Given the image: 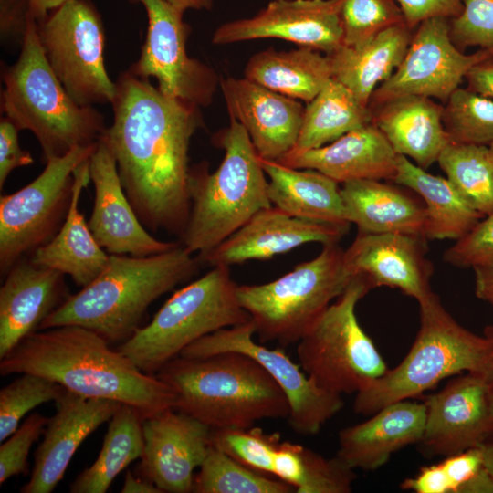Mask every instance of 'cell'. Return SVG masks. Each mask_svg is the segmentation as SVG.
Wrapping results in <instances>:
<instances>
[{
	"label": "cell",
	"mask_w": 493,
	"mask_h": 493,
	"mask_svg": "<svg viewBox=\"0 0 493 493\" xmlns=\"http://www.w3.org/2000/svg\"><path fill=\"white\" fill-rule=\"evenodd\" d=\"M116 83L113 121L101 141L143 226L181 238L190 213V142L202 125L199 107L169 97L130 70Z\"/></svg>",
	"instance_id": "6da1fadb"
},
{
	"label": "cell",
	"mask_w": 493,
	"mask_h": 493,
	"mask_svg": "<svg viewBox=\"0 0 493 493\" xmlns=\"http://www.w3.org/2000/svg\"><path fill=\"white\" fill-rule=\"evenodd\" d=\"M34 373L86 397L120 402L143 419L175 408L174 391L141 371L96 331L79 325L38 330L1 359V375Z\"/></svg>",
	"instance_id": "7a4b0ae2"
},
{
	"label": "cell",
	"mask_w": 493,
	"mask_h": 493,
	"mask_svg": "<svg viewBox=\"0 0 493 493\" xmlns=\"http://www.w3.org/2000/svg\"><path fill=\"white\" fill-rule=\"evenodd\" d=\"M201 261L180 242L147 257L110 255L103 271L68 298L38 330L79 325L110 343L124 342L139 329L150 305L198 271Z\"/></svg>",
	"instance_id": "3957f363"
},
{
	"label": "cell",
	"mask_w": 493,
	"mask_h": 493,
	"mask_svg": "<svg viewBox=\"0 0 493 493\" xmlns=\"http://www.w3.org/2000/svg\"><path fill=\"white\" fill-rule=\"evenodd\" d=\"M156 376L175 393V410L216 428H248L262 419L288 418L287 397L255 359L241 352L178 356Z\"/></svg>",
	"instance_id": "277c9868"
},
{
	"label": "cell",
	"mask_w": 493,
	"mask_h": 493,
	"mask_svg": "<svg viewBox=\"0 0 493 493\" xmlns=\"http://www.w3.org/2000/svg\"><path fill=\"white\" fill-rule=\"evenodd\" d=\"M3 80L2 112L19 131L34 134L46 161L96 143L106 128L103 115L78 104L53 72L32 15L19 58L4 70Z\"/></svg>",
	"instance_id": "5b68a950"
},
{
	"label": "cell",
	"mask_w": 493,
	"mask_h": 493,
	"mask_svg": "<svg viewBox=\"0 0 493 493\" xmlns=\"http://www.w3.org/2000/svg\"><path fill=\"white\" fill-rule=\"evenodd\" d=\"M225 151L214 173L191 168V213L180 243L202 257L240 228L257 211L272 206L259 156L244 127L231 118L215 141Z\"/></svg>",
	"instance_id": "8992f818"
},
{
	"label": "cell",
	"mask_w": 493,
	"mask_h": 493,
	"mask_svg": "<svg viewBox=\"0 0 493 493\" xmlns=\"http://www.w3.org/2000/svg\"><path fill=\"white\" fill-rule=\"evenodd\" d=\"M420 328L410 351L393 370L356 393L353 409L371 415L383 407L421 395L441 380L463 372H492L493 341L462 327L433 293L419 303Z\"/></svg>",
	"instance_id": "52a82bcc"
},
{
	"label": "cell",
	"mask_w": 493,
	"mask_h": 493,
	"mask_svg": "<svg viewBox=\"0 0 493 493\" xmlns=\"http://www.w3.org/2000/svg\"><path fill=\"white\" fill-rule=\"evenodd\" d=\"M229 267L215 266L175 291L146 326L117 350L141 371L156 373L195 341L250 320L237 298Z\"/></svg>",
	"instance_id": "ba28073f"
},
{
	"label": "cell",
	"mask_w": 493,
	"mask_h": 493,
	"mask_svg": "<svg viewBox=\"0 0 493 493\" xmlns=\"http://www.w3.org/2000/svg\"><path fill=\"white\" fill-rule=\"evenodd\" d=\"M353 277L338 243L323 245L313 259L295 267L274 281L237 286V298L248 313L262 342L282 347L298 343L301 336L347 288Z\"/></svg>",
	"instance_id": "9c48e42d"
},
{
	"label": "cell",
	"mask_w": 493,
	"mask_h": 493,
	"mask_svg": "<svg viewBox=\"0 0 493 493\" xmlns=\"http://www.w3.org/2000/svg\"><path fill=\"white\" fill-rule=\"evenodd\" d=\"M371 289L364 279L353 278L298 341L297 354L303 371L327 391L341 395L356 393L388 371L355 313L358 301Z\"/></svg>",
	"instance_id": "30bf717a"
},
{
	"label": "cell",
	"mask_w": 493,
	"mask_h": 493,
	"mask_svg": "<svg viewBox=\"0 0 493 493\" xmlns=\"http://www.w3.org/2000/svg\"><path fill=\"white\" fill-rule=\"evenodd\" d=\"M97 144L76 146L47 159L36 179L0 197L1 276L58 233L71 203L75 171L90 158Z\"/></svg>",
	"instance_id": "8fae6325"
},
{
	"label": "cell",
	"mask_w": 493,
	"mask_h": 493,
	"mask_svg": "<svg viewBox=\"0 0 493 493\" xmlns=\"http://www.w3.org/2000/svg\"><path fill=\"white\" fill-rule=\"evenodd\" d=\"M37 27L44 55L70 97L80 106L111 104L116 83L105 68V34L95 5L67 0Z\"/></svg>",
	"instance_id": "7c38bea8"
},
{
	"label": "cell",
	"mask_w": 493,
	"mask_h": 493,
	"mask_svg": "<svg viewBox=\"0 0 493 493\" xmlns=\"http://www.w3.org/2000/svg\"><path fill=\"white\" fill-rule=\"evenodd\" d=\"M251 320L224 328L195 341L179 356L204 358L223 352H241L257 361L284 392L290 427L300 435H315L343 406L341 394L319 386L282 351L269 349L253 341Z\"/></svg>",
	"instance_id": "4fadbf2b"
},
{
	"label": "cell",
	"mask_w": 493,
	"mask_h": 493,
	"mask_svg": "<svg viewBox=\"0 0 493 493\" xmlns=\"http://www.w3.org/2000/svg\"><path fill=\"white\" fill-rule=\"evenodd\" d=\"M145 8L148 28L139 59L130 71L142 79L154 78L165 95L198 107L210 104L217 85L213 69L186 51L190 32L184 13L165 0H133Z\"/></svg>",
	"instance_id": "5bb4252c"
},
{
	"label": "cell",
	"mask_w": 493,
	"mask_h": 493,
	"mask_svg": "<svg viewBox=\"0 0 493 493\" xmlns=\"http://www.w3.org/2000/svg\"><path fill=\"white\" fill-rule=\"evenodd\" d=\"M491 56L493 51L488 49L466 55L456 47L450 36V19L424 20L414 29L401 64L372 93L369 107L410 95L446 103L467 70Z\"/></svg>",
	"instance_id": "9a60e30c"
},
{
	"label": "cell",
	"mask_w": 493,
	"mask_h": 493,
	"mask_svg": "<svg viewBox=\"0 0 493 493\" xmlns=\"http://www.w3.org/2000/svg\"><path fill=\"white\" fill-rule=\"evenodd\" d=\"M491 373L467 372L425 398L422 454L448 456L486 442L493 433Z\"/></svg>",
	"instance_id": "2e32d148"
},
{
	"label": "cell",
	"mask_w": 493,
	"mask_h": 493,
	"mask_svg": "<svg viewBox=\"0 0 493 493\" xmlns=\"http://www.w3.org/2000/svg\"><path fill=\"white\" fill-rule=\"evenodd\" d=\"M342 0H274L256 16L220 26L216 45L275 37L329 55L342 45Z\"/></svg>",
	"instance_id": "e0dca14e"
},
{
	"label": "cell",
	"mask_w": 493,
	"mask_h": 493,
	"mask_svg": "<svg viewBox=\"0 0 493 493\" xmlns=\"http://www.w3.org/2000/svg\"><path fill=\"white\" fill-rule=\"evenodd\" d=\"M173 408L142 421L140 476L163 492L189 493L211 445V428Z\"/></svg>",
	"instance_id": "ac0fdd59"
},
{
	"label": "cell",
	"mask_w": 493,
	"mask_h": 493,
	"mask_svg": "<svg viewBox=\"0 0 493 493\" xmlns=\"http://www.w3.org/2000/svg\"><path fill=\"white\" fill-rule=\"evenodd\" d=\"M89 177L95 199L88 224L108 254L147 257L178 245L152 236L143 226L126 196L113 156L100 140L89 159Z\"/></svg>",
	"instance_id": "d6986e66"
},
{
	"label": "cell",
	"mask_w": 493,
	"mask_h": 493,
	"mask_svg": "<svg viewBox=\"0 0 493 493\" xmlns=\"http://www.w3.org/2000/svg\"><path fill=\"white\" fill-rule=\"evenodd\" d=\"M423 236L383 233H359L344 250L348 271L364 279L372 288L390 287L417 300H425L434 292L430 280L432 263L426 258Z\"/></svg>",
	"instance_id": "ffe728a7"
},
{
	"label": "cell",
	"mask_w": 493,
	"mask_h": 493,
	"mask_svg": "<svg viewBox=\"0 0 493 493\" xmlns=\"http://www.w3.org/2000/svg\"><path fill=\"white\" fill-rule=\"evenodd\" d=\"M350 224H329L292 216L272 205L257 211L240 228L207 254L197 257L212 267L266 260L301 245L339 243Z\"/></svg>",
	"instance_id": "44dd1931"
},
{
	"label": "cell",
	"mask_w": 493,
	"mask_h": 493,
	"mask_svg": "<svg viewBox=\"0 0 493 493\" xmlns=\"http://www.w3.org/2000/svg\"><path fill=\"white\" fill-rule=\"evenodd\" d=\"M121 404L113 400L86 397L65 388L55 401L56 413L48 418L43 440L35 453L30 478L20 492H52L81 443L110 421Z\"/></svg>",
	"instance_id": "7402d4cb"
},
{
	"label": "cell",
	"mask_w": 493,
	"mask_h": 493,
	"mask_svg": "<svg viewBox=\"0 0 493 493\" xmlns=\"http://www.w3.org/2000/svg\"><path fill=\"white\" fill-rule=\"evenodd\" d=\"M230 118L246 131L260 158L278 161L296 145L305 108L246 78L219 82Z\"/></svg>",
	"instance_id": "603a6c76"
},
{
	"label": "cell",
	"mask_w": 493,
	"mask_h": 493,
	"mask_svg": "<svg viewBox=\"0 0 493 493\" xmlns=\"http://www.w3.org/2000/svg\"><path fill=\"white\" fill-rule=\"evenodd\" d=\"M64 276L26 257L6 273L0 288V359L68 298Z\"/></svg>",
	"instance_id": "cb8c5ba5"
},
{
	"label": "cell",
	"mask_w": 493,
	"mask_h": 493,
	"mask_svg": "<svg viewBox=\"0 0 493 493\" xmlns=\"http://www.w3.org/2000/svg\"><path fill=\"white\" fill-rule=\"evenodd\" d=\"M398 155L381 131L369 123L321 147L291 150L278 162L316 170L343 184L361 179L393 181Z\"/></svg>",
	"instance_id": "d4e9b609"
},
{
	"label": "cell",
	"mask_w": 493,
	"mask_h": 493,
	"mask_svg": "<svg viewBox=\"0 0 493 493\" xmlns=\"http://www.w3.org/2000/svg\"><path fill=\"white\" fill-rule=\"evenodd\" d=\"M425 418V403L390 404L367 421L341 430L336 457L350 468L374 470L393 453L420 442Z\"/></svg>",
	"instance_id": "484cf974"
},
{
	"label": "cell",
	"mask_w": 493,
	"mask_h": 493,
	"mask_svg": "<svg viewBox=\"0 0 493 493\" xmlns=\"http://www.w3.org/2000/svg\"><path fill=\"white\" fill-rule=\"evenodd\" d=\"M373 123L397 154L426 169L450 142L443 125L444 106L424 96L398 97L369 107Z\"/></svg>",
	"instance_id": "4316f807"
},
{
	"label": "cell",
	"mask_w": 493,
	"mask_h": 493,
	"mask_svg": "<svg viewBox=\"0 0 493 493\" xmlns=\"http://www.w3.org/2000/svg\"><path fill=\"white\" fill-rule=\"evenodd\" d=\"M381 181L361 179L341 184L346 221L355 224L359 233H398L425 238L424 203L407 190Z\"/></svg>",
	"instance_id": "83f0119b"
},
{
	"label": "cell",
	"mask_w": 493,
	"mask_h": 493,
	"mask_svg": "<svg viewBox=\"0 0 493 493\" xmlns=\"http://www.w3.org/2000/svg\"><path fill=\"white\" fill-rule=\"evenodd\" d=\"M89 159L75 171L71 203L61 227L49 242L29 257L38 266L68 275L81 288L103 271L110 258L79 208L81 192L90 181Z\"/></svg>",
	"instance_id": "f1b7e54d"
},
{
	"label": "cell",
	"mask_w": 493,
	"mask_h": 493,
	"mask_svg": "<svg viewBox=\"0 0 493 493\" xmlns=\"http://www.w3.org/2000/svg\"><path fill=\"white\" fill-rule=\"evenodd\" d=\"M414 29L405 22L390 26L359 46L341 45L330 58L332 79L347 87L364 106L404 59Z\"/></svg>",
	"instance_id": "f546056e"
},
{
	"label": "cell",
	"mask_w": 493,
	"mask_h": 493,
	"mask_svg": "<svg viewBox=\"0 0 493 493\" xmlns=\"http://www.w3.org/2000/svg\"><path fill=\"white\" fill-rule=\"evenodd\" d=\"M259 162L269 180L267 194L274 206L302 219L350 224L344 217L339 183L316 170L297 169L260 157Z\"/></svg>",
	"instance_id": "4dcf8cb0"
},
{
	"label": "cell",
	"mask_w": 493,
	"mask_h": 493,
	"mask_svg": "<svg viewBox=\"0 0 493 493\" xmlns=\"http://www.w3.org/2000/svg\"><path fill=\"white\" fill-rule=\"evenodd\" d=\"M393 181L423 200L426 239L457 240L484 217L459 195L446 178L427 173L404 155H398Z\"/></svg>",
	"instance_id": "1f68e13d"
},
{
	"label": "cell",
	"mask_w": 493,
	"mask_h": 493,
	"mask_svg": "<svg viewBox=\"0 0 493 493\" xmlns=\"http://www.w3.org/2000/svg\"><path fill=\"white\" fill-rule=\"evenodd\" d=\"M245 78L287 97L309 103L332 79L329 57L300 47L291 51L269 48L252 56Z\"/></svg>",
	"instance_id": "d6a6232c"
},
{
	"label": "cell",
	"mask_w": 493,
	"mask_h": 493,
	"mask_svg": "<svg viewBox=\"0 0 493 493\" xmlns=\"http://www.w3.org/2000/svg\"><path fill=\"white\" fill-rule=\"evenodd\" d=\"M372 123L369 107L343 84L330 79L304 110L292 150L305 151L330 143L345 133Z\"/></svg>",
	"instance_id": "836d02e7"
},
{
	"label": "cell",
	"mask_w": 493,
	"mask_h": 493,
	"mask_svg": "<svg viewBox=\"0 0 493 493\" xmlns=\"http://www.w3.org/2000/svg\"><path fill=\"white\" fill-rule=\"evenodd\" d=\"M142 421L135 408L122 404L110 420L97 459L77 477L69 492L105 493L125 467L141 458L144 446Z\"/></svg>",
	"instance_id": "e575fe53"
},
{
	"label": "cell",
	"mask_w": 493,
	"mask_h": 493,
	"mask_svg": "<svg viewBox=\"0 0 493 493\" xmlns=\"http://www.w3.org/2000/svg\"><path fill=\"white\" fill-rule=\"evenodd\" d=\"M353 470L336 456L325 458L299 444L281 441L273 476L298 493H349L356 478Z\"/></svg>",
	"instance_id": "d590c367"
},
{
	"label": "cell",
	"mask_w": 493,
	"mask_h": 493,
	"mask_svg": "<svg viewBox=\"0 0 493 493\" xmlns=\"http://www.w3.org/2000/svg\"><path fill=\"white\" fill-rule=\"evenodd\" d=\"M437 163L473 209L483 216L493 212V157L488 146L449 142Z\"/></svg>",
	"instance_id": "8d00e7d4"
},
{
	"label": "cell",
	"mask_w": 493,
	"mask_h": 493,
	"mask_svg": "<svg viewBox=\"0 0 493 493\" xmlns=\"http://www.w3.org/2000/svg\"><path fill=\"white\" fill-rule=\"evenodd\" d=\"M194 476L195 493H291L295 489L280 479L253 470L210 445Z\"/></svg>",
	"instance_id": "74e56055"
},
{
	"label": "cell",
	"mask_w": 493,
	"mask_h": 493,
	"mask_svg": "<svg viewBox=\"0 0 493 493\" xmlns=\"http://www.w3.org/2000/svg\"><path fill=\"white\" fill-rule=\"evenodd\" d=\"M445 104L442 121L450 142L493 143V100L457 88Z\"/></svg>",
	"instance_id": "f35d334b"
},
{
	"label": "cell",
	"mask_w": 493,
	"mask_h": 493,
	"mask_svg": "<svg viewBox=\"0 0 493 493\" xmlns=\"http://www.w3.org/2000/svg\"><path fill=\"white\" fill-rule=\"evenodd\" d=\"M65 388L34 373H21L0 391V441L17 428L20 420L39 404L56 401Z\"/></svg>",
	"instance_id": "ab89813d"
},
{
	"label": "cell",
	"mask_w": 493,
	"mask_h": 493,
	"mask_svg": "<svg viewBox=\"0 0 493 493\" xmlns=\"http://www.w3.org/2000/svg\"><path fill=\"white\" fill-rule=\"evenodd\" d=\"M281 442L278 432L260 427L211 429V444L242 465L273 475L276 452Z\"/></svg>",
	"instance_id": "60d3db41"
},
{
	"label": "cell",
	"mask_w": 493,
	"mask_h": 493,
	"mask_svg": "<svg viewBox=\"0 0 493 493\" xmlns=\"http://www.w3.org/2000/svg\"><path fill=\"white\" fill-rule=\"evenodd\" d=\"M341 20L342 45L359 46L383 30L404 23L396 0H342Z\"/></svg>",
	"instance_id": "b9f144b4"
},
{
	"label": "cell",
	"mask_w": 493,
	"mask_h": 493,
	"mask_svg": "<svg viewBox=\"0 0 493 493\" xmlns=\"http://www.w3.org/2000/svg\"><path fill=\"white\" fill-rule=\"evenodd\" d=\"M462 12L450 19L453 43L463 51L468 47L493 51V0H464Z\"/></svg>",
	"instance_id": "7bdbcfd3"
},
{
	"label": "cell",
	"mask_w": 493,
	"mask_h": 493,
	"mask_svg": "<svg viewBox=\"0 0 493 493\" xmlns=\"http://www.w3.org/2000/svg\"><path fill=\"white\" fill-rule=\"evenodd\" d=\"M440 463L450 493H493V477L485 467L481 445L446 456Z\"/></svg>",
	"instance_id": "ee69618b"
},
{
	"label": "cell",
	"mask_w": 493,
	"mask_h": 493,
	"mask_svg": "<svg viewBox=\"0 0 493 493\" xmlns=\"http://www.w3.org/2000/svg\"><path fill=\"white\" fill-rule=\"evenodd\" d=\"M48 418L39 413L29 414L23 424L0 446V484L8 478L27 473V456L39 438Z\"/></svg>",
	"instance_id": "f6af8a7d"
},
{
	"label": "cell",
	"mask_w": 493,
	"mask_h": 493,
	"mask_svg": "<svg viewBox=\"0 0 493 493\" xmlns=\"http://www.w3.org/2000/svg\"><path fill=\"white\" fill-rule=\"evenodd\" d=\"M444 261L458 267H493V212L456 240L445 251Z\"/></svg>",
	"instance_id": "bcb514c9"
},
{
	"label": "cell",
	"mask_w": 493,
	"mask_h": 493,
	"mask_svg": "<svg viewBox=\"0 0 493 493\" xmlns=\"http://www.w3.org/2000/svg\"><path fill=\"white\" fill-rule=\"evenodd\" d=\"M19 130L6 117L0 121V188L6 178L16 168L28 166L34 159L28 151L20 147Z\"/></svg>",
	"instance_id": "7dc6e473"
},
{
	"label": "cell",
	"mask_w": 493,
	"mask_h": 493,
	"mask_svg": "<svg viewBox=\"0 0 493 493\" xmlns=\"http://www.w3.org/2000/svg\"><path fill=\"white\" fill-rule=\"evenodd\" d=\"M402 9L406 25L415 29L432 17H456L463 10L464 0H396Z\"/></svg>",
	"instance_id": "c3c4849f"
},
{
	"label": "cell",
	"mask_w": 493,
	"mask_h": 493,
	"mask_svg": "<svg viewBox=\"0 0 493 493\" xmlns=\"http://www.w3.org/2000/svg\"><path fill=\"white\" fill-rule=\"evenodd\" d=\"M30 16L29 0H0L1 41L22 46Z\"/></svg>",
	"instance_id": "681fc988"
},
{
	"label": "cell",
	"mask_w": 493,
	"mask_h": 493,
	"mask_svg": "<svg viewBox=\"0 0 493 493\" xmlns=\"http://www.w3.org/2000/svg\"><path fill=\"white\" fill-rule=\"evenodd\" d=\"M400 487L416 493H450V485L441 463L423 467L414 477L406 478Z\"/></svg>",
	"instance_id": "f907efd6"
},
{
	"label": "cell",
	"mask_w": 493,
	"mask_h": 493,
	"mask_svg": "<svg viewBox=\"0 0 493 493\" xmlns=\"http://www.w3.org/2000/svg\"><path fill=\"white\" fill-rule=\"evenodd\" d=\"M465 78L468 89L493 100V56L473 65Z\"/></svg>",
	"instance_id": "816d5d0a"
},
{
	"label": "cell",
	"mask_w": 493,
	"mask_h": 493,
	"mask_svg": "<svg viewBox=\"0 0 493 493\" xmlns=\"http://www.w3.org/2000/svg\"><path fill=\"white\" fill-rule=\"evenodd\" d=\"M474 271L477 297L490 303L493 300V267L476 268Z\"/></svg>",
	"instance_id": "f5cc1de1"
},
{
	"label": "cell",
	"mask_w": 493,
	"mask_h": 493,
	"mask_svg": "<svg viewBox=\"0 0 493 493\" xmlns=\"http://www.w3.org/2000/svg\"><path fill=\"white\" fill-rule=\"evenodd\" d=\"M121 493H163L152 481L143 477H136L131 471H127Z\"/></svg>",
	"instance_id": "db71d44e"
},
{
	"label": "cell",
	"mask_w": 493,
	"mask_h": 493,
	"mask_svg": "<svg viewBox=\"0 0 493 493\" xmlns=\"http://www.w3.org/2000/svg\"><path fill=\"white\" fill-rule=\"evenodd\" d=\"M65 1L67 0H29L30 13L36 21L39 22Z\"/></svg>",
	"instance_id": "11a10c76"
},
{
	"label": "cell",
	"mask_w": 493,
	"mask_h": 493,
	"mask_svg": "<svg viewBox=\"0 0 493 493\" xmlns=\"http://www.w3.org/2000/svg\"><path fill=\"white\" fill-rule=\"evenodd\" d=\"M174 8L184 13L188 9L210 10L214 0H165Z\"/></svg>",
	"instance_id": "9f6ffc18"
},
{
	"label": "cell",
	"mask_w": 493,
	"mask_h": 493,
	"mask_svg": "<svg viewBox=\"0 0 493 493\" xmlns=\"http://www.w3.org/2000/svg\"><path fill=\"white\" fill-rule=\"evenodd\" d=\"M484 463L488 473L493 477V440L490 442H484L481 445Z\"/></svg>",
	"instance_id": "6f0895ef"
},
{
	"label": "cell",
	"mask_w": 493,
	"mask_h": 493,
	"mask_svg": "<svg viewBox=\"0 0 493 493\" xmlns=\"http://www.w3.org/2000/svg\"><path fill=\"white\" fill-rule=\"evenodd\" d=\"M488 336L490 337L493 341V329L490 330ZM489 402H490V406L493 413V356H492V373H491L490 383H489Z\"/></svg>",
	"instance_id": "680465c9"
},
{
	"label": "cell",
	"mask_w": 493,
	"mask_h": 493,
	"mask_svg": "<svg viewBox=\"0 0 493 493\" xmlns=\"http://www.w3.org/2000/svg\"><path fill=\"white\" fill-rule=\"evenodd\" d=\"M488 148H489L490 153H491V155L493 157V143L491 145H489Z\"/></svg>",
	"instance_id": "91938a15"
},
{
	"label": "cell",
	"mask_w": 493,
	"mask_h": 493,
	"mask_svg": "<svg viewBox=\"0 0 493 493\" xmlns=\"http://www.w3.org/2000/svg\"><path fill=\"white\" fill-rule=\"evenodd\" d=\"M490 304L493 306V300L490 302Z\"/></svg>",
	"instance_id": "94428289"
}]
</instances>
